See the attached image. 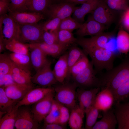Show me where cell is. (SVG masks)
I'll list each match as a JSON object with an SVG mask.
<instances>
[{
	"label": "cell",
	"instance_id": "obj_36",
	"mask_svg": "<svg viewBox=\"0 0 129 129\" xmlns=\"http://www.w3.org/2000/svg\"><path fill=\"white\" fill-rule=\"evenodd\" d=\"M86 55L83 56L72 67L70 70V75L73 77L82 72L88 66L90 61Z\"/></svg>",
	"mask_w": 129,
	"mask_h": 129
},
{
	"label": "cell",
	"instance_id": "obj_23",
	"mask_svg": "<svg viewBox=\"0 0 129 129\" xmlns=\"http://www.w3.org/2000/svg\"><path fill=\"white\" fill-rule=\"evenodd\" d=\"M31 64L36 71L43 66L49 60L47 56L39 48L28 43Z\"/></svg>",
	"mask_w": 129,
	"mask_h": 129
},
{
	"label": "cell",
	"instance_id": "obj_18",
	"mask_svg": "<svg viewBox=\"0 0 129 129\" xmlns=\"http://www.w3.org/2000/svg\"><path fill=\"white\" fill-rule=\"evenodd\" d=\"M68 52L60 56L56 63L53 71L59 83L64 82L66 78L70 76L67 63Z\"/></svg>",
	"mask_w": 129,
	"mask_h": 129
},
{
	"label": "cell",
	"instance_id": "obj_15",
	"mask_svg": "<svg viewBox=\"0 0 129 129\" xmlns=\"http://www.w3.org/2000/svg\"><path fill=\"white\" fill-rule=\"evenodd\" d=\"M105 28V26L95 20L90 15L87 21L82 23L75 34L79 37L93 36L103 32Z\"/></svg>",
	"mask_w": 129,
	"mask_h": 129
},
{
	"label": "cell",
	"instance_id": "obj_10",
	"mask_svg": "<svg viewBox=\"0 0 129 129\" xmlns=\"http://www.w3.org/2000/svg\"><path fill=\"white\" fill-rule=\"evenodd\" d=\"M76 7L74 4L68 2L53 3L44 15L48 19L57 18L62 20L71 16Z\"/></svg>",
	"mask_w": 129,
	"mask_h": 129
},
{
	"label": "cell",
	"instance_id": "obj_13",
	"mask_svg": "<svg viewBox=\"0 0 129 129\" xmlns=\"http://www.w3.org/2000/svg\"><path fill=\"white\" fill-rule=\"evenodd\" d=\"M101 89L100 87L87 89L78 88L77 89L79 105L85 114L94 105L96 96Z\"/></svg>",
	"mask_w": 129,
	"mask_h": 129
},
{
	"label": "cell",
	"instance_id": "obj_45",
	"mask_svg": "<svg viewBox=\"0 0 129 129\" xmlns=\"http://www.w3.org/2000/svg\"><path fill=\"white\" fill-rule=\"evenodd\" d=\"M57 32L43 30L42 35L43 42L48 44L58 43Z\"/></svg>",
	"mask_w": 129,
	"mask_h": 129
},
{
	"label": "cell",
	"instance_id": "obj_50",
	"mask_svg": "<svg viewBox=\"0 0 129 129\" xmlns=\"http://www.w3.org/2000/svg\"><path fill=\"white\" fill-rule=\"evenodd\" d=\"M65 127L64 125L59 123H44L43 128L45 129H64Z\"/></svg>",
	"mask_w": 129,
	"mask_h": 129
},
{
	"label": "cell",
	"instance_id": "obj_6",
	"mask_svg": "<svg viewBox=\"0 0 129 129\" xmlns=\"http://www.w3.org/2000/svg\"><path fill=\"white\" fill-rule=\"evenodd\" d=\"M19 24L8 14L0 16V38L6 44L13 39L17 40Z\"/></svg>",
	"mask_w": 129,
	"mask_h": 129
},
{
	"label": "cell",
	"instance_id": "obj_4",
	"mask_svg": "<svg viewBox=\"0 0 129 129\" xmlns=\"http://www.w3.org/2000/svg\"><path fill=\"white\" fill-rule=\"evenodd\" d=\"M93 65L90 61L88 66L84 70L72 77L73 83L77 87L85 89L101 87L99 76L97 75Z\"/></svg>",
	"mask_w": 129,
	"mask_h": 129
},
{
	"label": "cell",
	"instance_id": "obj_42",
	"mask_svg": "<svg viewBox=\"0 0 129 129\" xmlns=\"http://www.w3.org/2000/svg\"><path fill=\"white\" fill-rule=\"evenodd\" d=\"M27 0H10L9 11L19 12L28 11L26 6Z\"/></svg>",
	"mask_w": 129,
	"mask_h": 129
},
{
	"label": "cell",
	"instance_id": "obj_49",
	"mask_svg": "<svg viewBox=\"0 0 129 129\" xmlns=\"http://www.w3.org/2000/svg\"><path fill=\"white\" fill-rule=\"evenodd\" d=\"M122 22L125 28L129 31V7L125 10L122 17Z\"/></svg>",
	"mask_w": 129,
	"mask_h": 129
},
{
	"label": "cell",
	"instance_id": "obj_48",
	"mask_svg": "<svg viewBox=\"0 0 129 129\" xmlns=\"http://www.w3.org/2000/svg\"><path fill=\"white\" fill-rule=\"evenodd\" d=\"M10 0L3 1L0 0V15L1 16L7 14L8 12Z\"/></svg>",
	"mask_w": 129,
	"mask_h": 129
},
{
	"label": "cell",
	"instance_id": "obj_3",
	"mask_svg": "<svg viewBox=\"0 0 129 129\" xmlns=\"http://www.w3.org/2000/svg\"><path fill=\"white\" fill-rule=\"evenodd\" d=\"M59 83L54 88V99L71 110L77 105L76 89L77 87L73 82Z\"/></svg>",
	"mask_w": 129,
	"mask_h": 129
},
{
	"label": "cell",
	"instance_id": "obj_40",
	"mask_svg": "<svg viewBox=\"0 0 129 129\" xmlns=\"http://www.w3.org/2000/svg\"><path fill=\"white\" fill-rule=\"evenodd\" d=\"M61 20L57 18L48 19L44 22L41 23L43 31L51 32H57Z\"/></svg>",
	"mask_w": 129,
	"mask_h": 129
},
{
	"label": "cell",
	"instance_id": "obj_28",
	"mask_svg": "<svg viewBox=\"0 0 129 129\" xmlns=\"http://www.w3.org/2000/svg\"><path fill=\"white\" fill-rule=\"evenodd\" d=\"M116 44L120 53L127 54L129 52V34L123 29H120L116 37Z\"/></svg>",
	"mask_w": 129,
	"mask_h": 129
},
{
	"label": "cell",
	"instance_id": "obj_32",
	"mask_svg": "<svg viewBox=\"0 0 129 129\" xmlns=\"http://www.w3.org/2000/svg\"><path fill=\"white\" fill-rule=\"evenodd\" d=\"M4 87L0 88V110L6 113L15 105L17 102L12 100L6 95Z\"/></svg>",
	"mask_w": 129,
	"mask_h": 129
},
{
	"label": "cell",
	"instance_id": "obj_53",
	"mask_svg": "<svg viewBox=\"0 0 129 129\" xmlns=\"http://www.w3.org/2000/svg\"><path fill=\"white\" fill-rule=\"evenodd\" d=\"M53 3H57L64 2V0H51Z\"/></svg>",
	"mask_w": 129,
	"mask_h": 129
},
{
	"label": "cell",
	"instance_id": "obj_30",
	"mask_svg": "<svg viewBox=\"0 0 129 129\" xmlns=\"http://www.w3.org/2000/svg\"><path fill=\"white\" fill-rule=\"evenodd\" d=\"M58 43L62 45L70 47L76 43L77 38L74 36L72 32L64 30H59L57 32Z\"/></svg>",
	"mask_w": 129,
	"mask_h": 129
},
{
	"label": "cell",
	"instance_id": "obj_17",
	"mask_svg": "<svg viewBox=\"0 0 129 129\" xmlns=\"http://www.w3.org/2000/svg\"><path fill=\"white\" fill-rule=\"evenodd\" d=\"M8 14L19 24L38 23L45 18L43 14L29 11L19 12L9 11Z\"/></svg>",
	"mask_w": 129,
	"mask_h": 129
},
{
	"label": "cell",
	"instance_id": "obj_54",
	"mask_svg": "<svg viewBox=\"0 0 129 129\" xmlns=\"http://www.w3.org/2000/svg\"><path fill=\"white\" fill-rule=\"evenodd\" d=\"M3 0V1H5V0Z\"/></svg>",
	"mask_w": 129,
	"mask_h": 129
},
{
	"label": "cell",
	"instance_id": "obj_35",
	"mask_svg": "<svg viewBox=\"0 0 129 129\" xmlns=\"http://www.w3.org/2000/svg\"><path fill=\"white\" fill-rule=\"evenodd\" d=\"M13 63L9 55L0 53V76L11 74Z\"/></svg>",
	"mask_w": 129,
	"mask_h": 129
},
{
	"label": "cell",
	"instance_id": "obj_39",
	"mask_svg": "<svg viewBox=\"0 0 129 129\" xmlns=\"http://www.w3.org/2000/svg\"><path fill=\"white\" fill-rule=\"evenodd\" d=\"M115 113L117 117L129 118V100L114 104Z\"/></svg>",
	"mask_w": 129,
	"mask_h": 129
},
{
	"label": "cell",
	"instance_id": "obj_25",
	"mask_svg": "<svg viewBox=\"0 0 129 129\" xmlns=\"http://www.w3.org/2000/svg\"><path fill=\"white\" fill-rule=\"evenodd\" d=\"M52 4L51 0H27L26 6L28 11L41 13L44 15Z\"/></svg>",
	"mask_w": 129,
	"mask_h": 129
},
{
	"label": "cell",
	"instance_id": "obj_12",
	"mask_svg": "<svg viewBox=\"0 0 129 129\" xmlns=\"http://www.w3.org/2000/svg\"><path fill=\"white\" fill-rule=\"evenodd\" d=\"M113 11L108 7L105 0H99L96 8L91 13V16L95 20L105 26L110 24L114 20Z\"/></svg>",
	"mask_w": 129,
	"mask_h": 129
},
{
	"label": "cell",
	"instance_id": "obj_7",
	"mask_svg": "<svg viewBox=\"0 0 129 129\" xmlns=\"http://www.w3.org/2000/svg\"><path fill=\"white\" fill-rule=\"evenodd\" d=\"M51 62L48 60L36 71V74L32 77V83L45 87H50L59 83L51 69Z\"/></svg>",
	"mask_w": 129,
	"mask_h": 129
},
{
	"label": "cell",
	"instance_id": "obj_9",
	"mask_svg": "<svg viewBox=\"0 0 129 129\" xmlns=\"http://www.w3.org/2000/svg\"><path fill=\"white\" fill-rule=\"evenodd\" d=\"M39 124L34 119L31 109L26 107L18 108L15 125L16 129H38Z\"/></svg>",
	"mask_w": 129,
	"mask_h": 129
},
{
	"label": "cell",
	"instance_id": "obj_51",
	"mask_svg": "<svg viewBox=\"0 0 129 129\" xmlns=\"http://www.w3.org/2000/svg\"><path fill=\"white\" fill-rule=\"evenodd\" d=\"M90 0H64V2H67L74 4H82Z\"/></svg>",
	"mask_w": 129,
	"mask_h": 129
},
{
	"label": "cell",
	"instance_id": "obj_27",
	"mask_svg": "<svg viewBox=\"0 0 129 129\" xmlns=\"http://www.w3.org/2000/svg\"><path fill=\"white\" fill-rule=\"evenodd\" d=\"M77 44L76 43H74L68 48L67 60L69 73L72 67L83 56L86 55L83 49L78 47Z\"/></svg>",
	"mask_w": 129,
	"mask_h": 129
},
{
	"label": "cell",
	"instance_id": "obj_21",
	"mask_svg": "<svg viewBox=\"0 0 129 129\" xmlns=\"http://www.w3.org/2000/svg\"><path fill=\"white\" fill-rule=\"evenodd\" d=\"M33 88V86H22L15 82L5 87L4 90L9 97L18 102L22 99L27 93Z\"/></svg>",
	"mask_w": 129,
	"mask_h": 129
},
{
	"label": "cell",
	"instance_id": "obj_22",
	"mask_svg": "<svg viewBox=\"0 0 129 129\" xmlns=\"http://www.w3.org/2000/svg\"><path fill=\"white\" fill-rule=\"evenodd\" d=\"M99 0H90L82 4L81 6H77L73 12L72 17L79 22H85L86 15L91 13L96 7Z\"/></svg>",
	"mask_w": 129,
	"mask_h": 129
},
{
	"label": "cell",
	"instance_id": "obj_26",
	"mask_svg": "<svg viewBox=\"0 0 129 129\" xmlns=\"http://www.w3.org/2000/svg\"><path fill=\"white\" fill-rule=\"evenodd\" d=\"M18 108L15 105L0 118V129H14Z\"/></svg>",
	"mask_w": 129,
	"mask_h": 129
},
{
	"label": "cell",
	"instance_id": "obj_5",
	"mask_svg": "<svg viewBox=\"0 0 129 129\" xmlns=\"http://www.w3.org/2000/svg\"><path fill=\"white\" fill-rule=\"evenodd\" d=\"M43 32L41 23L19 24L17 40L24 43L43 42Z\"/></svg>",
	"mask_w": 129,
	"mask_h": 129
},
{
	"label": "cell",
	"instance_id": "obj_37",
	"mask_svg": "<svg viewBox=\"0 0 129 129\" xmlns=\"http://www.w3.org/2000/svg\"><path fill=\"white\" fill-rule=\"evenodd\" d=\"M100 111L94 105L85 113L86 115L85 128L92 129L96 122Z\"/></svg>",
	"mask_w": 129,
	"mask_h": 129
},
{
	"label": "cell",
	"instance_id": "obj_44",
	"mask_svg": "<svg viewBox=\"0 0 129 129\" xmlns=\"http://www.w3.org/2000/svg\"><path fill=\"white\" fill-rule=\"evenodd\" d=\"M58 103L60 111V115L58 123L64 126L68 122L70 114V109L65 106Z\"/></svg>",
	"mask_w": 129,
	"mask_h": 129
},
{
	"label": "cell",
	"instance_id": "obj_38",
	"mask_svg": "<svg viewBox=\"0 0 129 129\" xmlns=\"http://www.w3.org/2000/svg\"><path fill=\"white\" fill-rule=\"evenodd\" d=\"M82 24L70 16L61 20L58 31L64 30L72 32L74 30L79 29Z\"/></svg>",
	"mask_w": 129,
	"mask_h": 129
},
{
	"label": "cell",
	"instance_id": "obj_1",
	"mask_svg": "<svg viewBox=\"0 0 129 129\" xmlns=\"http://www.w3.org/2000/svg\"><path fill=\"white\" fill-rule=\"evenodd\" d=\"M102 87H107L113 93L129 80V55L122 62L110 70L100 75Z\"/></svg>",
	"mask_w": 129,
	"mask_h": 129
},
{
	"label": "cell",
	"instance_id": "obj_24",
	"mask_svg": "<svg viewBox=\"0 0 129 129\" xmlns=\"http://www.w3.org/2000/svg\"><path fill=\"white\" fill-rule=\"evenodd\" d=\"M85 113L79 105L72 109L68 122L70 128L72 129H82Z\"/></svg>",
	"mask_w": 129,
	"mask_h": 129
},
{
	"label": "cell",
	"instance_id": "obj_31",
	"mask_svg": "<svg viewBox=\"0 0 129 129\" xmlns=\"http://www.w3.org/2000/svg\"><path fill=\"white\" fill-rule=\"evenodd\" d=\"M115 103L124 102L129 99V80L119 87L113 93Z\"/></svg>",
	"mask_w": 129,
	"mask_h": 129
},
{
	"label": "cell",
	"instance_id": "obj_20",
	"mask_svg": "<svg viewBox=\"0 0 129 129\" xmlns=\"http://www.w3.org/2000/svg\"><path fill=\"white\" fill-rule=\"evenodd\" d=\"M29 44L39 48L47 56H50L54 58L60 56L70 47L59 43L48 44L43 42Z\"/></svg>",
	"mask_w": 129,
	"mask_h": 129
},
{
	"label": "cell",
	"instance_id": "obj_43",
	"mask_svg": "<svg viewBox=\"0 0 129 129\" xmlns=\"http://www.w3.org/2000/svg\"><path fill=\"white\" fill-rule=\"evenodd\" d=\"M15 82L18 84L25 86H33L31 74L17 75L11 74Z\"/></svg>",
	"mask_w": 129,
	"mask_h": 129
},
{
	"label": "cell",
	"instance_id": "obj_16",
	"mask_svg": "<svg viewBox=\"0 0 129 129\" xmlns=\"http://www.w3.org/2000/svg\"><path fill=\"white\" fill-rule=\"evenodd\" d=\"M114 102L113 93L108 88L104 87L101 88L97 94L94 105L100 111L102 112L112 108Z\"/></svg>",
	"mask_w": 129,
	"mask_h": 129
},
{
	"label": "cell",
	"instance_id": "obj_41",
	"mask_svg": "<svg viewBox=\"0 0 129 129\" xmlns=\"http://www.w3.org/2000/svg\"><path fill=\"white\" fill-rule=\"evenodd\" d=\"M108 7L114 10H125L128 6L129 0H105Z\"/></svg>",
	"mask_w": 129,
	"mask_h": 129
},
{
	"label": "cell",
	"instance_id": "obj_11",
	"mask_svg": "<svg viewBox=\"0 0 129 129\" xmlns=\"http://www.w3.org/2000/svg\"><path fill=\"white\" fill-rule=\"evenodd\" d=\"M114 36L112 33L103 32L89 38L78 37L76 43L82 48L89 47L106 48L108 41Z\"/></svg>",
	"mask_w": 129,
	"mask_h": 129
},
{
	"label": "cell",
	"instance_id": "obj_46",
	"mask_svg": "<svg viewBox=\"0 0 129 129\" xmlns=\"http://www.w3.org/2000/svg\"><path fill=\"white\" fill-rule=\"evenodd\" d=\"M15 83L11 74L0 76V87H5Z\"/></svg>",
	"mask_w": 129,
	"mask_h": 129
},
{
	"label": "cell",
	"instance_id": "obj_47",
	"mask_svg": "<svg viewBox=\"0 0 129 129\" xmlns=\"http://www.w3.org/2000/svg\"><path fill=\"white\" fill-rule=\"evenodd\" d=\"M118 129H129V118L117 117Z\"/></svg>",
	"mask_w": 129,
	"mask_h": 129
},
{
	"label": "cell",
	"instance_id": "obj_2",
	"mask_svg": "<svg viewBox=\"0 0 129 129\" xmlns=\"http://www.w3.org/2000/svg\"><path fill=\"white\" fill-rule=\"evenodd\" d=\"M82 48L86 54L90 57L91 61L97 74H101L104 70H109L114 67L116 55L113 52L106 48L89 47Z\"/></svg>",
	"mask_w": 129,
	"mask_h": 129
},
{
	"label": "cell",
	"instance_id": "obj_34",
	"mask_svg": "<svg viewBox=\"0 0 129 129\" xmlns=\"http://www.w3.org/2000/svg\"><path fill=\"white\" fill-rule=\"evenodd\" d=\"M60 115L59 103L54 99L49 113L44 120V123H58Z\"/></svg>",
	"mask_w": 129,
	"mask_h": 129
},
{
	"label": "cell",
	"instance_id": "obj_8",
	"mask_svg": "<svg viewBox=\"0 0 129 129\" xmlns=\"http://www.w3.org/2000/svg\"><path fill=\"white\" fill-rule=\"evenodd\" d=\"M54 91L50 93L34 104L31 109L36 120L39 123L44 120L49 113L54 100Z\"/></svg>",
	"mask_w": 129,
	"mask_h": 129
},
{
	"label": "cell",
	"instance_id": "obj_52",
	"mask_svg": "<svg viewBox=\"0 0 129 129\" xmlns=\"http://www.w3.org/2000/svg\"><path fill=\"white\" fill-rule=\"evenodd\" d=\"M6 49L5 44L1 38H0V53H1Z\"/></svg>",
	"mask_w": 129,
	"mask_h": 129
},
{
	"label": "cell",
	"instance_id": "obj_14",
	"mask_svg": "<svg viewBox=\"0 0 129 129\" xmlns=\"http://www.w3.org/2000/svg\"><path fill=\"white\" fill-rule=\"evenodd\" d=\"M54 91V88L51 87L33 88L27 93L22 99L18 102L16 105L19 108L22 106L34 104L48 93Z\"/></svg>",
	"mask_w": 129,
	"mask_h": 129
},
{
	"label": "cell",
	"instance_id": "obj_19",
	"mask_svg": "<svg viewBox=\"0 0 129 129\" xmlns=\"http://www.w3.org/2000/svg\"><path fill=\"white\" fill-rule=\"evenodd\" d=\"M101 119L96 122L92 129H115L118 121L114 110L112 108L102 111Z\"/></svg>",
	"mask_w": 129,
	"mask_h": 129
},
{
	"label": "cell",
	"instance_id": "obj_29",
	"mask_svg": "<svg viewBox=\"0 0 129 129\" xmlns=\"http://www.w3.org/2000/svg\"><path fill=\"white\" fill-rule=\"evenodd\" d=\"M5 48L6 49L13 53L29 54L28 44L22 43L16 39H13L6 44Z\"/></svg>",
	"mask_w": 129,
	"mask_h": 129
},
{
	"label": "cell",
	"instance_id": "obj_33",
	"mask_svg": "<svg viewBox=\"0 0 129 129\" xmlns=\"http://www.w3.org/2000/svg\"><path fill=\"white\" fill-rule=\"evenodd\" d=\"M9 55L14 63L30 69V66L32 65L29 54H26L12 53Z\"/></svg>",
	"mask_w": 129,
	"mask_h": 129
}]
</instances>
